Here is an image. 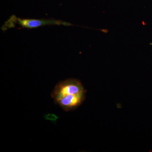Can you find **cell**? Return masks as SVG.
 <instances>
[{"mask_svg": "<svg viewBox=\"0 0 152 152\" xmlns=\"http://www.w3.org/2000/svg\"><path fill=\"white\" fill-rule=\"evenodd\" d=\"M86 94V91L81 82L77 79L71 78L58 83L52 92L51 97L55 103L63 98Z\"/></svg>", "mask_w": 152, "mask_h": 152, "instance_id": "obj_1", "label": "cell"}, {"mask_svg": "<svg viewBox=\"0 0 152 152\" xmlns=\"http://www.w3.org/2000/svg\"><path fill=\"white\" fill-rule=\"evenodd\" d=\"M18 24L21 27L28 29L35 28L50 25H63L65 26L72 25L70 23L59 20L54 19H22L12 15L5 22V24L3 26L2 29L6 30L9 28L14 27L15 24Z\"/></svg>", "mask_w": 152, "mask_h": 152, "instance_id": "obj_2", "label": "cell"}, {"mask_svg": "<svg viewBox=\"0 0 152 152\" xmlns=\"http://www.w3.org/2000/svg\"><path fill=\"white\" fill-rule=\"evenodd\" d=\"M151 45H152V43H151Z\"/></svg>", "mask_w": 152, "mask_h": 152, "instance_id": "obj_3", "label": "cell"}]
</instances>
